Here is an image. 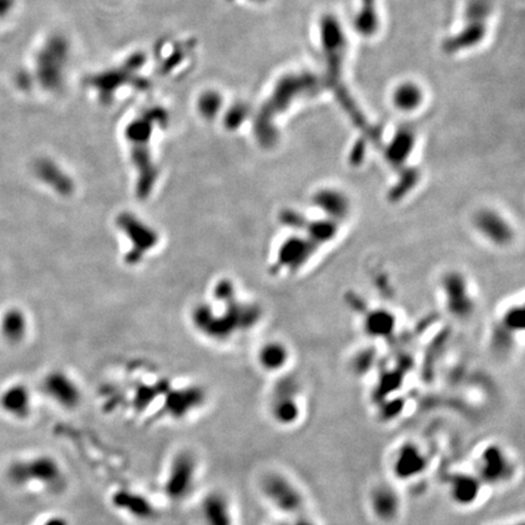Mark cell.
I'll list each match as a JSON object with an SVG mask.
<instances>
[{"instance_id": "7c38bea8", "label": "cell", "mask_w": 525, "mask_h": 525, "mask_svg": "<svg viewBox=\"0 0 525 525\" xmlns=\"http://www.w3.org/2000/svg\"><path fill=\"white\" fill-rule=\"evenodd\" d=\"M46 395L65 410H75L79 406L82 395L76 382L62 373H52L43 383Z\"/></svg>"}, {"instance_id": "d4e9b609", "label": "cell", "mask_w": 525, "mask_h": 525, "mask_svg": "<svg viewBox=\"0 0 525 525\" xmlns=\"http://www.w3.org/2000/svg\"><path fill=\"white\" fill-rule=\"evenodd\" d=\"M43 525H70L63 517H51Z\"/></svg>"}, {"instance_id": "52a82bcc", "label": "cell", "mask_w": 525, "mask_h": 525, "mask_svg": "<svg viewBox=\"0 0 525 525\" xmlns=\"http://www.w3.org/2000/svg\"><path fill=\"white\" fill-rule=\"evenodd\" d=\"M472 225L483 240L495 247L505 248L515 241V226L497 209L491 207L478 209L472 218Z\"/></svg>"}, {"instance_id": "484cf974", "label": "cell", "mask_w": 525, "mask_h": 525, "mask_svg": "<svg viewBox=\"0 0 525 525\" xmlns=\"http://www.w3.org/2000/svg\"><path fill=\"white\" fill-rule=\"evenodd\" d=\"M497 525H523V523H507V524H497Z\"/></svg>"}, {"instance_id": "5b68a950", "label": "cell", "mask_w": 525, "mask_h": 525, "mask_svg": "<svg viewBox=\"0 0 525 525\" xmlns=\"http://www.w3.org/2000/svg\"><path fill=\"white\" fill-rule=\"evenodd\" d=\"M301 389L295 379H282L274 387L269 400L270 417L280 427L296 426L303 417Z\"/></svg>"}, {"instance_id": "4fadbf2b", "label": "cell", "mask_w": 525, "mask_h": 525, "mask_svg": "<svg viewBox=\"0 0 525 525\" xmlns=\"http://www.w3.org/2000/svg\"><path fill=\"white\" fill-rule=\"evenodd\" d=\"M199 515L204 525H236L231 501L224 493L217 490L204 495L199 505Z\"/></svg>"}, {"instance_id": "3957f363", "label": "cell", "mask_w": 525, "mask_h": 525, "mask_svg": "<svg viewBox=\"0 0 525 525\" xmlns=\"http://www.w3.org/2000/svg\"><path fill=\"white\" fill-rule=\"evenodd\" d=\"M199 461L190 450H180L174 455L164 475V495L168 500L181 502L192 494L199 479Z\"/></svg>"}, {"instance_id": "9a60e30c", "label": "cell", "mask_w": 525, "mask_h": 525, "mask_svg": "<svg viewBox=\"0 0 525 525\" xmlns=\"http://www.w3.org/2000/svg\"><path fill=\"white\" fill-rule=\"evenodd\" d=\"M113 505L134 519L148 520L156 515L155 507L146 496L129 490L113 495Z\"/></svg>"}, {"instance_id": "6da1fadb", "label": "cell", "mask_w": 525, "mask_h": 525, "mask_svg": "<svg viewBox=\"0 0 525 525\" xmlns=\"http://www.w3.org/2000/svg\"><path fill=\"white\" fill-rule=\"evenodd\" d=\"M260 494L285 518L310 515L309 504L301 486L291 477L270 470L260 477Z\"/></svg>"}, {"instance_id": "8fae6325", "label": "cell", "mask_w": 525, "mask_h": 525, "mask_svg": "<svg viewBox=\"0 0 525 525\" xmlns=\"http://www.w3.org/2000/svg\"><path fill=\"white\" fill-rule=\"evenodd\" d=\"M319 246L309 240L306 235L298 232L292 235L279 248V266L288 270L297 271L310 261L313 255L319 250Z\"/></svg>"}, {"instance_id": "5bb4252c", "label": "cell", "mask_w": 525, "mask_h": 525, "mask_svg": "<svg viewBox=\"0 0 525 525\" xmlns=\"http://www.w3.org/2000/svg\"><path fill=\"white\" fill-rule=\"evenodd\" d=\"M484 484L475 473H455L448 480V495L459 507L475 505L479 499Z\"/></svg>"}, {"instance_id": "ffe728a7", "label": "cell", "mask_w": 525, "mask_h": 525, "mask_svg": "<svg viewBox=\"0 0 525 525\" xmlns=\"http://www.w3.org/2000/svg\"><path fill=\"white\" fill-rule=\"evenodd\" d=\"M36 174L38 178H41L44 183L49 184L52 189L61 194H67L72 189L71 183L66 175L48 161H41L37 164Z\"/></svg>"}, {"instance_id": "9c48e42d", "label": "cell", "mask_w": 525, "mask_h": 525, "mask_svg": "<svg viewBox=\"0 0 525 525\" xmlns=\"http://www.w3.org/2000/svg\"><path fill=\"white\" fill-rule=\"evenodd\" d=\"M310 204L322 218L342 225L352 213V199L337 186H321L310 196Z\"/></svg>"}, {"instance_id": "d6986e66", "label": "cell", "mask_w": 525, "mask_h": 525, "mask_svg": "<svg viewBox=\"0 0 525 525\" xmlns=\"http://www.w3.org/2000/svg\"><path fill=\"white\" fill-rule=\"evenodd\" d=\"M204 400V395L199 390H184L174 393L169 398L168 411L173 417L181 418L199 408Z\"/></svg>"}, {"instance_id": "e0dca14e", "label": "cell", "mask_w": 525, "mask_h": 525, "mask_svg": "<svg viewBox=\"0 0 525 525\" xmlns=\"http://www.w3.org/2000/svg\"><path fill=\"white\" fill-rule=\"evenodd\" d=\"M395 317L387 309H373L364 319V330L373 338H386L395 330Z\"/></svg>"}, {"instance_id": "603a6c76", "label": "cell", "mask_w": 525, "mask_h": 525, "mask_svg": "<svg viewBox=\"0 0 525 525\" xmlns=\"http://www.w3.org/2000/svg\"><path fill=\"white\" fill-rule=\"evenodd\" d=\"M279 525H319L315 520L311 518L310 515H301L297 518H285V520Z\"/></svg>"}, {"instance_id": "44dd1931", "label": "cell", "mask_w": 525, "mask_h": 525, "mask_svg": "<svg viewBox=\"0 0 525 525\" xmlns=\"http://www.w3.org/2000/svg\"><path fill=\"white\" fill-rule=\"evenodd\" d=\"M26 319L23 314L19 310H9L3 317L1 321V332L9 342H19L25 336Z\"/></svg>"}, {"instance_id": "30bf717a", "label": "cell", "mask_w": 525, "mask_h": 525, "mask_svg": "<svg viewBox=\"0 0 525 525\" xmlns=\"http://www.w3.org/2000/svg\"><path fill=\"white\" fill-rule=\"evenodd\" d=\"M393 475L402 480L415 479L424 473L427 467V456L417 444L413 442L402 444L390 459Z\"/></svg>"}, {"instance_id": "cb8c5ba5", "label": "cell", "mask_w": 525, "mask_h": 525, "mask_svg": "<svg viewBox=\"0 0 525 525\" xmlns=\"http://www.w3.org/2000/svg\"><path fill=\"white\" fill-rule=\"evenodd\" d=\"M12 0H0V19L10 11Z\"/></svg>"}, {"instance_id": "8992f818", "label": "cell", "mask_w": 525, "mask_h": 525, "mask_svg": "<svg viewBox=\"0 0 525 525\" xmlns=\"http://www.w3.org/2000/svg\"><path fill=\"white\" fill-rule=\"evenodd\" d=\"M444 304L451 317L464 320L475 309V301L467 277L457 270L446 271L440 280Z\"/></svg>"}, {"instance_id": "2e32d148", "label": "cell", "mask_w": 525, "mask_h": 525, "mask_svg": "<svg viewBox=\"0 0 525 525\" xmlns=\"http://www.w3.org/2000/svg\"><path fill=\"white\" fill-rule=\"evenodd\" d=\"M0 406L12 417L26 418L31 413V393L22 384L11 386L1 394Z\"/></svg>"}, {"instance_id": "ba28073f", "label": "cell", "mask_w": 525, "mask_h": 525, "mask_svg": "<svg viewBox=\"0 0 525 525\" xmlns=\"http://www.w3.org/2000/svg\"><path fill=\"white\" fill-rule=\"evenodd\" d=\"M367 505L371 515L381 524H394L403 513V499L398 488L384 482L370 489Z\"/></svg>"}, {"instance_id": "277c9868", "label": "cell", "mask_w": 525, "mask_h": 525, "mask_svg": "<svg viewBox=\"0 0 525 525\" xmlns=\"http://www.w3.org/2000/svg\"><path fill=\"white\" fill-rule=\"evenodd\" d=\"M475 473L484 485L508 484L517 475L515 459L501 444H488L475 457Z\"/></svg>"}, {"instance_id": "7a4b0ae2", "label": "cell", "mask_w": 525, "mask_h": 525, "mask_svg": "<svg viewBox=\"0 0 525 525\" xmlns=\"http://www.w3.org/2000/svg\"><path fill=\"white\" fill-rule=\"evenodd\" d=\"M8 477L14 484H39L54 494L61 493L67 485L61 464L48 455L15 461L9 467Z\"/></svg>"}, {"instance_id": "7402d4cb", "label": "cell", "mask_w": 525, "mask_h": 525, "mask_svg": "<svg viewBox=\"0 0 525 525\" xmlns=\"http://www.w3.org/2000/svg\"><path fill=\"white\" fill-rule=\"evenodd\" d=\"M393 99L397 105V108H400L403 111H411L417 108L422 99V94L413 83H405L397 88Z\"/></svg>"}, {"instance_id": "ac0fdd59", "label": "cell", "mask_w": 525, "mask_h": 525, "mask_svg": "<svg viewBox=\"0 0 525 525\" xmlns=\"http://www.w3.org/2000/svg\"><path fill=\"white\" fill-rule=\"evenodd\" d=\"M291 353L284 343H266L258 354V361L268 373H280L290 361Z\"/></svg>"}]
</instances>
